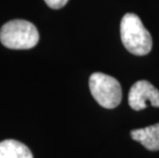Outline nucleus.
<instances>
[{
  "label": "nucleus",
  "mask_w": 159,
  "mask_h": 158,
  "mask_svg": "<svg viewBox=\"0 0 159 158\" xmlns=\"http://www.w3.org/2000/svg\"><path fill=\"white\" fill-rule=\"evenodd\" d=\"M148 103L159 107V90L147 80L137 81L128 93V104L130 108L140 111L147 108Z\"/></svg>",
  "instance_id": "nucleus-4"
},
{
  "label": "nucleus",
  "mask_w": 159,
  "mask_h": 158,
  "mask_svg": "<svg viewBox=\"0 0 159 158\" xmlns=\"http://www.w3.org/2000/svg\"><path fill=\"white\" fill-rule=\"evenodd\" d=\"M0 158H33V154L25 144L9 139L0 142Z\"/></svg>",
  "instance_id": "nucleus-6"
},
{
  "label": "nucleus",
  "mask_w": 159,
  "mask_h": 158,
  "mask_svg": "<svg viewBox=\"0 0 159 158\" xmlns=\"http://www.w3.org/2000/svg\"><path fill=\"white\" fill-rule=\"evenodd\" d=\"M130 136L133 140L141 143L146 149L150 151L159 150V123L131 130Z\"/></svg>",
  "instance_id": "nucleus-5"
},
{
  "label": "nucleus",
  "mask_w": 159,
  "mask_h": 158,
  "mask_svg": "<svg viewBox=\"0 0 159 158\" xmlns=\"http://www.w3.org/2000/svg\"><path fill=\"white\" fill-rule=\"evenodd\" d=\"M89 89L99 105L106 109H114L122 99L120 83L114 77L97 72L89 77Z\"/></svg>",
  "instance_id": "nucleus-3"
},
{
  "label": "nucleus",
  "mask_w": 159,
  "mask_h": 158,
  "mask_svg": "<svg viewBox=\"0 0 159 158\" xmlns=\"http://www.w3.org/2000/svg\"><path fill=\"white\" fill-rule=\"evenodd\" d=\"M44 1L50 8L60 9V8L64 7V6L67 4V2H68L69 0H44Z\"/></svg>",
  "instance_id": "nucleus-7"
},
{
  "label": "nucleus",
  "mask_w": 159,
  "mask_h": 158,
  "mask_svg": "<svg viewBox=\"0 0 159 158\" xmlns=\"http://www.w3.org/2000/svg\"><path fill=\"white\" fill-rule=\"evenodd\" d=\"M120 36L124 47L133 55L146 56L152 49V37L136 13H125L121 20Z\"/></svg>",
  "instance_id": "nucleus-1"
},
{
  "label": "nucleus",
  "mask_w": 159,
  "mask_h": 158,
  "mask_svg": "<svg viewBox=\"0 0 159 158\" xmlns=\"http://www.w3.org/2000/svg\"><path fill=\"white\" fill-rule=\"evenodd\" d=\"M0 41L11 49H30L39 41L37 28L25 20H12L0 29Z\"/></svg>",
  "instance_id": "nucleus-2"
}]
</instances>
